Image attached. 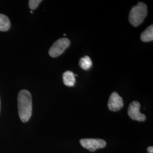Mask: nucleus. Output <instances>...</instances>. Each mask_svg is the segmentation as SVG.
I'll use <instances>...</instances> for the list:
<instances>
[{
    "mask_svg": "<svg viewBox=\"0 0 153 153\" xmlns=\"http://www.w3.org/2000/svg\"><path fill=\"white\" fill-rule=\"evenodd\" d=\"M140 103L137 101H133L129 104L128 108V114L132 120L140 122L146 120V116L140 112Z\"/></svg>",
    "mask_w": 153,
    "mask_h": 153,
    "instance_id": "obj_5",
    "label": "nucleus"
},
{
    "mask_svg": "<svg viewBox=\"0 0 153 153\" xmlns=\"http://www.w3.org/2000/svg\"><path fill=\"white\" fill-rule=\"evenodd\" d=\"M62 78L64 83L66 86L69 87H72L74 86L76 83V78L75 75L72 71H68L64 73Z\"/></svg>",
    "mask_w": 153,
    "mask_h": 153,
    "instance_id": "obj_7",
    "label": "nucleus"
},
{
    "mask_svg": "<svg viewBox=\"0 0 153 153\" xmlns=\"http://www.w3.org/2000/svg\"><path fill=\"white\" fill-rule=\"evenodd\" d=\"M124 106L123 98L116 93L113 92L109 97L108 107L110 111L116 112L120 110Z\"/></svg>",
    "mask_w": 153,
    "mask_h": 153,
    "instance_id": "obj_6",
    "label": "nucleus"
},
{
    "mask_svg": "<svg viewBox=\"0 0 153 153\" xmlns=\"http://www.w3.org/2000/svg\"><path fill=\"white\" fill-rule=\"evenodd\" d=\"M79 65L82 69L85 71H88L92 67L93 62L90 57L85 56V57L80 59L79 61Z\"/></svg>",
    "mask_w": 153,
    "mask_h": 153,
    "instance_id": "obj_10",
    "label": "nucleus"
},
{
    "mask_svg": "<svg viewBox=\"0 0 153 153\" xmlns=\"http://www.w3.org/2000/svg\"><path fill=\"white\" fill-rule=\"evenodd\" d=\"M10 22L8 17L0 14V31H7L10 28Z\"/></svg>",
    "mask_w": 153,
    "mask_h": 153,
    "instance_id": "obj_9",
    "label": "nucleus"
},
{
    "mask_svg": "<svg viewBox=\"0 0 153 153\" xmlns=\"http://www.w3.org/2000/svg\"><path fill=\"white\" fill-rule=\"evenodd\" d=\"M148 152L149 153H153V146H149L147 149Z\"/></svg>",
    "mask_w": 153,
    "mask_h": 153,
    "instance_id": "obj_12",
    "label": "nucleus"
},
{
    "mask_svg": "<svg viewBox=\"0 0 153 153\" xmlns=\"http://www.w3.org/2000/svg\"><path fill=\"white\" fill-rule=\"evenodd\" d=\"M148 7L143 2H140L137 5L131 8L129 15V21L130 23L134 27L140 26L147 16Z\"/></svg>",
    "mask_w": 153,
    "mask_h": 153,
    "instance_id": "obj_2",
    "label": "nucleus"
},
{
    "mask_svg": "<svg viewBox=\"0 0 153 153\" xmlns=\"http://www.w3.org/2000/svg\"><path fill=\"white\" fill-rule=\"evenodd\" d=\"M79 142L83 148L91 152H94L98 149L105 148L107 145L106 142L102 139L83 138L81 139Z\"/></svg>",
    "mask_w": 153,
    "mask_h": 153,
    "instance_id": "obj_4",
    "label": "nucleus"
},
{
    "mask_svg": "<svg viewBox=\"0 0 153 153\" xmlns=\"http://www.w3.org/2000/svg\"><path fill=\"white\" fill-rule=\"evenodd\" d=\"M18 109L20 119L26 123L30 120L33 111L31 94L27 90H22L18 95Z\"/></svg>",
    "mask_w": 153,
    "mask_h": 153,
    "instance_id": "obj_1",
    "label": "nucleus"
},
{
    "mask_svg": "<svg viewBox=\"0 0 153 153\" xmlns=\"http://www.w3.org/2000/svg\"><path fill=\"white\" fill-rule=\"evenodd\" d=\"M42 2L41 0H30L28 1V6L31 10H35L38 7L40 3Z\"/></svg>",
    "mask_w": 153,
    "mask_h": 153,
    "instance_id": "obj_11",
    "label": "nucleus"
},
{
    "mask_svg": "<svg viewBox=\"0 0 153 153\" xmlns=\"http://www.w3.org/2000/svg\"><path fill=\"white\" fill-rule=\"evenodd\" d=\"M140 38L143 42H149L153 40V25L149 26L143 33L141 34Z\"/></svg>",
    "mask_w": 153,
    "mask_h": 153,
    "instance_id": "obj_8",
    "label": "nucleus"
},
{
    "mask_svg": "<svg viewBox=\"0 0 153 153\" xmlns=\"http://www.w3.org/2000/svg\"><path fill=\"white\" fill-rule=\"evenodd\" d=\"M71 44V41L68 38H63L56 41L49 50V55L52 57H57L62 55Z\"/></svg>",
    "mask_w": 153,
    "mask_h": 153,
    "instance_id": "obj_3",
    "label": "nucleus"
}]
</instances>
